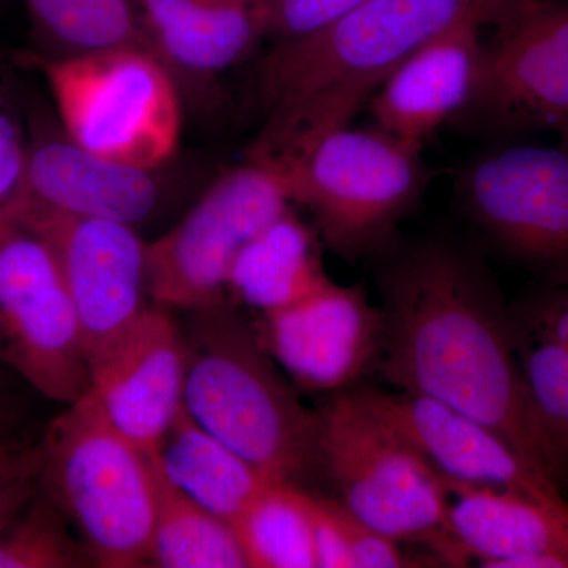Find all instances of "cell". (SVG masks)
Returning a JSON list of instances; mask_svg holds the SVG:
<instances>
[{"label": "cell", "mask_w": 568, "mask_h": 568, "mask_svg": "<svg viewBox=\"0 0 568 568\" xmlns=\"http://www.w3.org/2000/svg\"><path fill=\"white\" fill-rule=\"evenodd\" d=\"M384 316L381 375L488 426L560 485L538 432L508 323L487 265L440 235L398 241L377 254Z\"/></svg>", "instance_id": "cell-1"}, {"label": "cell", "mask_w": 568, "mask_h": 568, "mask_svg": "<svg viewBox=\"0 0 568 568\" xmlns=\"http://www.w3.org/2000/svg\"><path fill=\"white\" fill-rule=\"evenodd\" d=\"M518 0H365L320 31L272 43L254 69L261 126L248 159L272 164L351 125L422 44L458 22L495 24Z\"/></svg>", "instance_id": "cell-2"}, {"label": "cell", "mask_w": 568, "mask_h": 568, "mask_svg": "<svg viewBox=\"0 0 568 568\" xmlns=\"http://www.w3.org/2000/svg\"><path fill=\"white\" fill-rule=\"evenodd\" d=\"M183 405L205 432L272 481L320 467V416L306 409L230 305L193 312Z\"/></svg>", "instance_id": "cell-3"}, {"label": "cell", "mask_w": 568, "mask_h": 568, "mask_svg": "<svg viewBox=\"0 0 568 568\" xmlns=\"http://www.w3.org/2000/svg\"><path fill=\"white\" fill-rule=\"evenodd\" d=\"M41 488L77 530L92 566H151V455L111 424L91 390L44 428Z\"/></svg>", "instance_id": "cell-4"}, {"label": "cell", "mask_w": 568, "mask_h": 568, "mask_svg": "<svg viewBox=\"0 0 568 568\" xmlns=\"http://www.w3.org/2000/svg\"><path fill=\"white\" fill-rule=\"evenodd\" d=\"M265 166L291 205L312 213L324 244L347 261L383 253L429 182L422 151L375 125L343 126Z\"/></svg>", "instance_id": "cell-5"}, {"label": "cell", "mask_w": 568, "mask_h": 568, "mask_svg": "<svg viewBox=\"0 0 568 568\" xmlns=\"http://www.w3.org/2000/svg\"><path fill=\"white\" fill-rule=\"evenodd\" d=\"M320 416V467L362 523L399 544H422L440 562L465 566L448 532L446 480L358 387L336 392Z\"/></svg>", "instance_id": "cell-6"}, {"label": "cell", "mask_w": 568, "mask_h": 568, "mask_svg": "<svg viewBox=\"0 0 568 568\" xmlns=\"http://www.w3.org/2000/svg\"><path fill=\"white\" fill-rule=\"evenodd\" d=\"M50 88L59 123L97 155L159 170L178 151L181 89L145 47H121L77 58L28 55Z\"/></svg>", "instance_id": "cell-7"}, {"label": "cell", "mask_w": 568, "mask_h": 568, "mask_svg": "<svg viewBox=\"0 0 568 568\" xmlns=\"http://www.w3.org/2000/svg\"><path fill=\"white\" fill-rule=\"evenodd\" d=\"M0 368L63 406L91 388L80 321L58 256L13 211L0 216Z\"/></svg>", "instance_id": "cell-8"}, {"label": "cell", "mask_w": 568, "mask_h": 568, "mask_svg": "<svg viewBox=\"0 0 568 568\" xmlns=\"http://www.w3.org/2000/svg\"><path fill=\"white\" fill-rule=\"evenodd\" d=\"M556 144L499 145L454 178L477 230L511 260L568 284V134Z\"/></svg>", "instance_id": "cell-9"}, {"label": "cell", "mask_w": 568, "mask_h": 568, "mask_svg": "<svg viewBox=\"0 0 568 568\" xmlns=\"http://www.w3.org/2000/svg\"><path fill=\"white\" fill-rule=\"evenodd\" d=\"M291 207L278 175L246 160L220 175L189 213L148 245L149 297L190 312L226 304L246 244Z\"/></svg>", "instance_id": "cell-10"}, {"label": "cell", "mask_w": 568, "mask_h": 568, "mask_svg": "<svg viewBox=\"0 0 568 568\" xmlns=\"http://www.w3.org/2000/svg\"><path fill=\"white\" fill-rule=\"evenodd\" d=\"M493 28L469 103L452 123L491 138L568 134V0H518Z\"/></svg>", "instance_id": "cell-11"}, {"label": "cell", "mask_w": 568, "mask_h": 568, "mask_svg": "<svg viewBox=\"0 0 568 568\" xmlns=\"http://www.w3.org/2000/svg\"><path fill=\"white\" fill-rule=\"evenodd\" d=\"M13 212L54 250L85 355L102 353L149 308L148 245L136 227L20 203Z\"/></svg>", "instance_id": "cell-12"}, {"label": "cell", "mask_w": 568, "mask_h": 568, "mask_svg": "<svg viewBox=\"0 0 568 568\" xmlns=\"http://www.w3.org/2000/svg\"><path fill=\"white\" fill-rule=\"evenodd\" d=\"M253 332L298 387L336 394L379 364L384 316L364 287L332 282L304 301L260 313Z\"/></svg>", "instance_id": "cell-13"}, {"label": "cell", "mask_w": 568, "mask_h": 568, "mask_svg": "<svg viewBox=\"0 0 568 568\" xmlns=\"http://www.w3.org/2000/svg\"><path fill=\"white\" fill-rule=\"evenodd\" d=\"M91 394L111 424L155 455L185 395V338L170 313L149 306L102 353L89 358Z\"/></svg>", "instance_id": "cell-14"}, {"label": "cell", "mask_w": 568, "mask_h": 568, "mask_svg": "<svg viewBox=\"0 0 568 568\" xmlns=\"http://www.w3.org/2000/svg\"><path fill=\"white\" fill-rule=\"evenodd\" d=\"M358 390L372 409L395 426L446 480L511 489L568 508L558 481L536 469L488 426L428 396L376 387Z\"/></svg>", "instance_id": "cell-15"}, {"label": "cell", "mask_w": 568, "mask_h": 568, "mask_svg": "<svg viewBox=\"0 0 568 568\" xmlns=\"http://www.w3.org/2000/svg\"><path fill=\"white\" fill-rule=\"evenodd\" d=\"M160 171L97 155L71 140L61 123L31 115L21 203L136 227L166 200Z\"/></svg>", "instance_id": "cell-16"}, {"label": "cell", "mask_w": 568, "mask_h": 568, "mask_svg": "<svg viewBox=\"0 0 568 568\" xmlns=\"http://www.w3.org/2000/svg\"><path fill=\"white\" fill-rule=\"evenodd\" d=\"M484 20L470 18L437 33L398 67L366 108L373 125L422 151L458 118L476 85Z\"/></svg>", "instance_id": "cell-17"}, {"label": "cell", "mask_w": 568, "mask_h": 568, "mask_svg": "<svg viewBox=\"0 0 568 568\" xmlns=\"http://www.w3.org/2000/svg\"><path fill=\"white\" fill-rule=\"evenodd\" d=\"M136 6L149 47L179 89L215 80L263 40L253 0H136Z\"/></svg>", "instance_id": "cell-18"}, {"label": "cell", "mask_w": 568, "mask_h": 568, "mask_svg": "<svg viewBox=\"0 0 568 568\" xmlns=\"http://www.w3.org/2000/svg\"><path fill=\"white\" fill-rule=\"evenodd\" d=\"M446 485L448 532L467 559L500 568L519 556L548 555L568 567V508L511 489Z\"/></svg>", "instance_id": "cell-19"}, {"label": "cell", "mask_w": 568, "mask_h": 568, "mask_svg": "<svg viewBox=\"0 0 568 568\" xmlns=\"http://www.w3.org/2000/svg\"><path fill=\"white\" fill-rule=\"evenodd\" d=\"M332 282L324 271L316 231L287 207L239 254L227 295L260 315L304 301Z\"/></svg>", "instance_id": "cell-20"}, {"label": "cell", "mask_w": 568, "mask_h": 568, "mask_svg": "<svg viewBox=\"0 0 568 568\" xmlns=\"http://www.w3.org/2000/svg\"><path fill=\"white\" fill-rule=\"evenodd\" d=\"M152 457L171 484L233 529L272 481L205 432L185 405Z\"/></svg>", "instance_id": "cell-21"}, {"label": "cell", "mask_w": 568, "mask_h": 568, "mask_svg": "<svg viewBox=\"0 0 568 568\" xmlns=\"http://www.w3.org/2000/svg\"><path fill=\"white\" fill-rule=\"evenodd\" d=\"M155 528L151 566L162 568H246L244 547L233 526L205 510L168 480L152 457Z\"/></svg>", "instance_id": "cell-22"}, {"label": "cell", "mask_w": 568, "mask_h": 568, "mask_svg": "<svg viewBox=\"0 0 568 568\" xmlns=\"http://www.w3.org/2000/svg\"><path fill=\"white\" fill-rule=\"evenodd\" d=\"M41 47L65 59L121 47H149L136 0H22Z\"/></svg>", "instance_id": "cell-23"}, {"label": "cell", "mask_w": 568, "mask_h": 568, "mask_svg": "<svg viewBox=\"0 0 568 568\" xmlns=\"http://www.w3.org/2000/svg\"><path fill=\"white\" fill-rule=\"evenodd\" d=\"M248 567H316L305 489L271 481L235 525Z\"/></svg>", "instance_id": "cell-24"}, {"label": "cell", "mask_w": 568, "mask_h": 568, "mask_svg": "<svg viewBox=\"0 0 568 568\" xmlns=\"http://www.w3.org/2000/svg\"><path fill=\"white\" fill-rule=\"evenodd\" d=\"M92 566L58 504L40 487L0 532V568H80Z\"/></svg>", "instance_id": "cell-25"}, {"label": "cell", "mask_w": 568, "mask_h": 568, "mask_svg": "<svg viewBox=\"0 0 568 568\" xmlns=\"http://www.w3.org/2000/svg\"><path fill=\"white\" fill-rule=\"evenodd\" d=\"M515 346L538 432L558 463L560 477H567L568 354L551 339L534 334L523 343L515 339Z\"/></svg>", "instance_id": "cell-26"}, {"label": "cell", "mask_w": 568, "mask_h": 568, "mask_svg": "<svg viewBox=\"0 0 568 568\" xmlns=\"http://www.w3.org/2000/svg\"><path fill=\"white\" fill-rule=\"evenodd\" d=\"M43 432H36L20 403L0 390V532L41 487Z\"/></svg>", "instance_id": "cell-27"}, {"label": "cell", "mask_w": 568, "mask_h": 568, "mask_svg": "<svg viewBox=\"0 0 568 568\" xmlns=\"http://www.w3.org/2000/svg\"><path fill=\"white\" fill-rule=\"evenodd\" d=\"M365 0H253L263 40L272 43L320 31Z\"/></svg>", "instance_id": "cell-28"}, {"label": "cell", "mask_w": 568, "mask_h": 568, "mask_svg": "<svg viewBox=\"0 0 568 568\" xmlns=\"http://www.w3.org/2000/svg\"><path fill=\"white\" fill-rule=\"evenodd\" d=\"M28 130L13 102L9 84L0 77V216L13 211L24 194Z\"/></svg>", "instance_id": "cell-29"}, {"label": "cell", "mask_w": 568, "mask_h": 568, "mask_svg": "<svg viewBox=\"0 0 568 568\" xmlns=\"http://www.w3.org/2000/svg\"><path fill=\"white\" fill-rule=\"evenodd\" d=\"M336 518L345 534L353 568H399L426 567L422 562L432 560L414 559L399 547V541L384 536L379 530L355 518L339 500H334Z\"/></svg>", "instance_id": "cell-30"}, {"label": "cell", "mask_w": 568, "mask_h": 568, "mask_svg": "<svg viewBox=\"0 0 568 568\" xmlns=\"http://www.w3.org/2000/svg\"><path fill=\"white\" fill-rule=\"evenodd\" d=\"M312 523L316 568H353L345 534L335 515L334 499L305 491Z\"/></svg>", "instance_id": "cell-31"}, {"label": "cell", "mask_w": 568, "mask_h": 568, "mask_svg": "<svg viewBox=\"0 0 568 568\" xmlns=\"http://www.w3.org/2000/svg\"><path fill=\"white\" fill-rule=\"evenodd\" d=\"M529 334L544 336L568 354V284L545 295L529 315Z\"/></svg>", "instance_id": "cell-32"}, {"label": "cell", "mask_w": 568, "mask_h": 568, "mask_svg": "<svg viewBox=\"0 0 568 568\" xmlns=\"http://www.w3.org/2000/svg\"><path fill=\"white\" fill-rule=\"evenodd\" d=\"M0 372H2V368H0ZM0 390H3V386H2V376H0Z\"/></svg>", "instance_id": "cell-33"}]
</instances>
